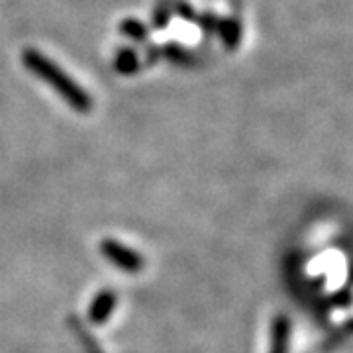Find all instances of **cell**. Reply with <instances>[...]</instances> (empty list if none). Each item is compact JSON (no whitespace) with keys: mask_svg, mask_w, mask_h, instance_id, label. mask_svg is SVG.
Here are the masks:
<instances>
[{"mask_svg":"<svg viewBox=\"0 0 353 353\" xmlns=\"http://www.w3.org/2000/svg\"><path fill=\"white\" fill-rule=\"evenodd\" d=\"M22 61L24 65L34 73L38 75L41 81H46L51 88H55L59 92V97L63 99L69 106H73L77 112H90L92 108V99L88 97L83 88L77 85L71 77L67 75L65 71H61L57 65L50 61L46 55H41L36 50H26L22 53Z\"/></svg>","mask_w":353,"mask_h":353,"instance_id":"1","label":"cell"},{"mask_svg":"<svg viewBox=\"0 0 353 353\" xmlns=\"http://www.w3.org/2000/svg\"><path fill=\"white\" fill-rule=\"evenodd\" d=\"M116 69L124 75H130L138 69V57L134 51H122L118 57H116Z\"/></svg>","mask_w":353,"mask_h":353,"instance_id":"5","label":"cell"},{"mask_svg":"<svg viewBox=\"0 0 353 353\" xmlns=\"http://www.w3.org/2000/svg\"><path fill=\"white\" fill-rule=\"evenodd\" d=\"M290 320L285 314H279L271 322V345L269 353H289Z\"/></svg>","mask_w":353,"mask_h":353,"instance_id":"4","label":"cell"},{"mask_svg":"<svg viewBox=\"0 0 353 353\" xmlns=\"http://www.w3.org/2000/svg\"><path fill=\"white\" fill-rule=\"evenodd\" d=\"M118 304V299L114 294L112 290H101L94 301L90 303V308H88V320L92 326H102L108 322V318L112 316L114 308Z\"/></svg>","mask_w":353,"mask_h":353,"instance_id":"3","label":"cell"},{"mask_svg":"<svg viewBox=\"0 0 353 353\" xmlns=\"http://www.w3.org/2000/svg\"><path fill=\"white\" fill-rule=\"evenodd\" d=\"M71 324H73V328H75V334L77 338H79V341L83 343V350H85V353H104L99 347V343L94 341V338L88 334L87 330H83L79 324H77V320H71Z\"/></svg>","mask_w":353,"mask_h":353,"instance_id":"7","label":"cell"},{"mask_svg":"<svg viewBox=\"0 0 353 353\" xmlns=\"http://www.w3.org/2000/svg\"><path fill=\"white\" fill-rule=\"evenodd\" d=\"M101 253L114 267H118L120 271L130 273V275L139 273L143 269V263H145L143 257L136 250H132V248L124 245L122 241H116L112 238H106V240L101 241Z\"/></svg>","mask_w":353,"mask_h":353,"instance_id":"2","label":"cell"},{"mask_svg":"<svg viewBox=\"0 0 353 353\" xmlns=\"http://www.w3.org/2000/svg\"><path fill=\"white\" fill-rule=\"evenodd\" d=\"M122 32L126 34L128 38L138 39V41H141V39L148 36L145 26L141 24V22H138V20H124V22H122Z\"/></svg>","mask_w":353,"mask_h":353,"instance_id":"8","label":"cell"},{"mask_svg":"<svg viewBox=\"0 0 353 353\" xmlns=\"http://www.w3.org/2000/svg\"><path fill=\"white\" fill-rule=\"evenodd\" d=\"M220 36H222L228 48L234 50V46L240 41V26L236 24V22H232V20H228V22L220 26Z\"/></svg>","mask_w":353,"mask_h":353,"instance_id":"6","label":"cell"},{"mask_svg":"<svg viewBox=\"0 0 353 353\" xmlns=\"http://www.w3.org/2000/svg\"><path fill=\"white\" fill-rule=\"evenodd\" d=\"M167 55H169V57H173L175 61H187V59H189V55H187L185 51L181 50V48H175V46H169V50H167Z\"/></svg>","mask_w":353,"mask_h":353,"instance_id":"9","label":"cell"}]
</instances>
